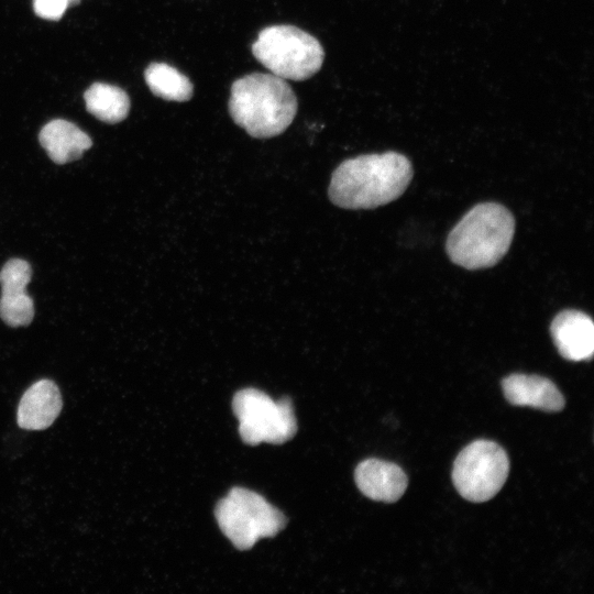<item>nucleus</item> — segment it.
<instances>
[{"label":"nucleus","mask_w":594,"mask_h":594,"mask_svg":"<svg viewBox=\"0 0 594 594\" xmlns=\"http://www.w3.org/2000/svg\"><path fill=\"white\" fill-rule=\"evenodd\" d=\"M413 175L410 161L400 153L360 155L343 161L334 169L329 198L344 209H373L403 195Z\"/></svg>","instance_id":"obj_1"},{"label":"nucleus","mask_w":594,"mask_h":594,"mask_svg":"<svg viewBox=\"0 0 594 594\" xmlns=\"http://www.w3.org/2000/svg\"><path fill=\"white\" fill-rule=\"evenodd\" d=\"M229 112L251 136L273 138L293 122L297 98L285 79L271 73H253L232 84Z\"/></svg>","instance_id":"obj_2"},{"label":"nucleus","mask_w":594,"mask_h":594,"mask_svg":"<svg viewBox=\"0 0 594 594\" xmlns=\"http://www.w3.org/2000/svg\"><path fill=\"white\" fill-rule=\"evenodd\" d=\"M514 232L515 219L506 207L482 202L450 231L446 250L451 262L466 270L492 267L508 252Z\"/></svg>","instance_id":"obj_3"},{"label":"nucleus","mask_w":594,"mask_h":594,"mask_svg":"<svg viewBox=\"0 0 594 594\" xmlns=\"http://www.w3.org/2000/svg\"><path fill=\"white\" fill-rule=\"evenodd\" d=\"M254 57L271 74L290 80H305L322 66L324 52L316 37L294 25L263 29L252 45Z\"/></svg>","instance_id":"obj_4"},{"label":"nucleus","mask_w":594,"mask_h":594,"mask_svg":"<svg viewBox=\"0 0 594 594\" xmlns=\"http://www.w3.org/2000/svg\"><path fill=\"white\" fill-rule=\"evenodd\" d=\"M215 514L219 528L239 550L252 548L261 538L276 536L286 525L279 509L244 487L231 488L218 502Z\"/></svg>","instance_id":"obj_5"},{"label":"nucleus","mask_w":594,"mask_h":594,"mask_svg":"<svg viewBox=\"0 0 594 594\" xmlns=\"http://www.w3.org/2000/svg\"><path fill=\"white\" fill-rule=\"evenodd\" d=\"M232 408L240 437L248 444H280L297 431L294 407L287 397L276 402L260 389L244 388L234 395Z\"/></svg>","instance_id":"obj_6"},{"label":"nucleus","mask_w":594,"mask_h":594,"mask_svg":"<svg viewBox=\"0 0 594 594\" xmlns=\"http://www.w3.org/2000/svg\"><path fill=\"white\" fill-rule=\"evenodd\" d=\"M509 472L506 451L491 440H475L455 458L452 482L466 501L483 503L503 487Z\"/></svg>","instance_id":"obj_7"},{"label":"nucleus","mask_w":594,"mask_h":594,"mask_svg":"<svg viewBox=\"0 0 594 594\" xmlns=\"http://www.w3.org/2000/svg\"><path fill=\"white\" fill-rule=\"evenodd\" d=\"M31 276L30 264L21 258L9 260L0 271V318L10 327H24L33 320V300L25 290Z\"/></svg>","instance_id":"obj_8"},{"label":"nucleus","mask_w":594,"mask_h":594,"mask_svg":"<svg viewBox=\"0 0 594 594\" xmlns=\"http://www.w3.org/2000/svg\"><path fill=\"white\" fill-rule=\"evenodd\" d=\"M550 333L558 352L569 361L590 360L594 351V324L585 312L568 309L552 320Z\"/></svg>","instance_id":"obj_9"},{"label":"nucleus","mask_w":594,"mask_h":594,"mask_svg":"<svg viewBox=\"0 0 594 594\" xmlns=\"http://www.w3.org/2000/svg\"><path fill=\"white\" fill-rule=\"evenodd\" d=\"M356 486L366 497L384 503H395L405 493L408 479L397 464L380 459L362 461L355 469Z\"/></svg>","instance_id":"obj_10"},{"label":"nucleus","mask_w":594,"mask_h":594,"mask_svg":"<svg viewBox=\"0 0 594 594\" xmlns=\"http://www.w3.org/2000/svg\"><path fill=\"white\" fill-rule=\"evenodd\" d=\"M505 398L515 406H530L548 413L563 409L565 400L556 384L539 375L512 374L502 381Z\"/></svg>","instance_id":"obj_11"},{"label":"nucleus","mask_w":594,"mask_h":594,"mask_svg":"<svg viewBox=\"0 0 594 594\" xmlns=\"http://www.w3.org/2000/svg\"><path fill=\"white\" fill-rule=\"evenodd\" d=\"M63 399L58 386L51 380H40L22 395L16 413L18 425L28 430H43L59 415Z\"/></svg>","instance_id":"obj_12"},{"label":"nucleus","mask_w":594,"mask_h":594,"mask_svg":"<svg viewBox=\"0 0 594 594\" xmlns=\"http://www.w3.org/2000/svg\"><path fill=\"white\" fill-rule=\"evenodd\" d=\"M41 145L56 164L76 161L91 147L88 134L74 123L56 119L46 123L38 135Z\"/></svg>","instance_id":"obj_13"},{"label":"nucleus","mask_w":594,"mask_h":594,"mask_svg":"<svg viewBox=\"0 0 594 594\" xmlns=\"http://www.w3.org/2000/svg\"><path fill=\"white\" fill-rule=\"evenodd\" d=\"M87 110L107 123H118L125 119L130 110V99L119 87L95 82L85 92Z\"/></svg>","instance_id":"obj_14"},{"label":"nucleus","mask_w":594,"mask_h":594,"mask_svg":"<svg viewBox=\"0 0 594 594\" xmlns=\"http://www.w3.org/2000/svg\"><path fill=\"white\" fill-rule=\"evenodd\" d=\"M153 95L168 101H187L193 97L194 86L189 78L165 63H152L144 73Z\"/></svg>","instance_id":"obj_15"},{"label":"nucleus","mask_w":594,"mask_h":594,"mask_svg":"<svg viewBox=\"0 0 594 594\" xmlns=\"http://www.w3.org/2000/svg\"><path fill=\"white\" fill-rule=\"evenodd\" d=\"M78 2L79 0H33V9L40 18L56 21L70 6Z\"/></svg>","instance_id":"obj_16"}]
</instances>
